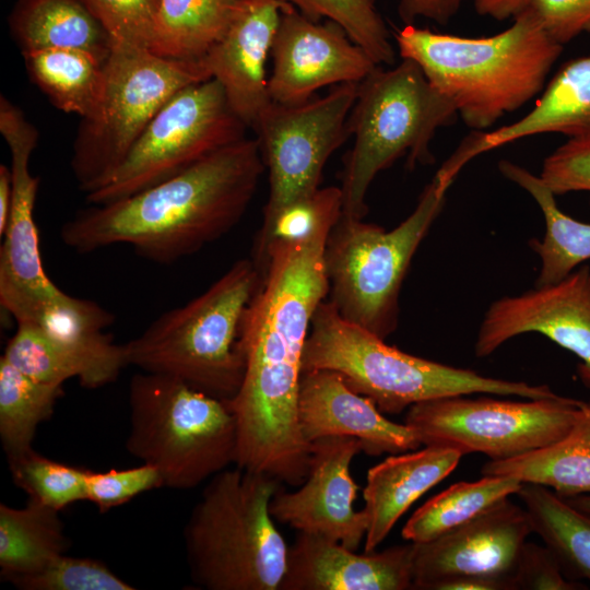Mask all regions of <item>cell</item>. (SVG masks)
<instances>
[{
    "mask_svg": "<svg viewBox=\"0 0 590 590\" xmlns=\"http://www.w3.org/2000/svg\"><path fill=\"white\" fill-rule=\"evenodd\" d=\"M342 208L340 188L308 235L269 244L255 262L261 281L240 327L244 379L227 402L238 426L236 465L291 486L300 485L309 468L311 444L298 418L303 354L329 293L324 249Z\"/></svg>",
    "mask_w": 590,
    "mask_h": 590,
    "instance_id": "obj_1",
    "label": "cell"
},
{
    "mask_svg": "<svg viewBox=\"0 0 590 590\" xmlns=\"http://www.w3.org/2000/svg\"><path fill=\"white\" fill-rule=\"evenodd\" d=\"M264 169L257 139L244 138L145 190L78 211L60 238L79 253L126 244L152 262L174 263L239 223Z\"/></svg>",
    "mask_w": 590,
    "mask_h": 590,
    "instance_id": "obj_2",
    "label": "cell"
},
{
    "mask_svg": "<svg viewBox=\"0 0 590 590\" xmlns=\"http://www.w3.org/2000/svg\"><path fill=\"white\" fill-rule=\"evenodd\" d=\"M487 37H462L406 24L394 34L402 59L414 61L455 106L464 123L482 130L541 92L563 51L524 9Z\"/></svg>",
    "mask_w": 590,
    "mask_h": 590,
    "instance_id": "obj_3",
    "label": "cell"
},
{
    "mask_svg": "<svg viewBox=\"0 0 590 590\" xmlns=\"http://www.w3.org/2000/svg\"><path fill=\"white\" fill-rule=\"evenodd\" d=\"M311 369L337 371L351 389L388 414L427 400L472 393L558 396L546 385L487 377L402 352L344 319L329 300L316 309L305 343L303 370Z\"/></svg>",
    "mask_w": 590,
    "mask_h": 590,
    "instance_id": "obj_4",
    "label": "cell"
},
{
    "mask_svg": "<svg viewBox=\"0 0 590 590\" xmlns=\"http://www.w3.org/2000/svg\"><path fill=\"white\" fill-rule=\"evenodd\" d=\"M282 483L236 465L209 479L185 528L191 579L208 590H279L288 546L270 512Z\"/></svg>",
    "mask_w": 590,
    "mask_h": 590,
    "instance_id": "obj_5",
    "label": "cell"
},
{
    "mask_svg": "<svg viewBox=\"0 0 590 590\" xmlns=\"http://www.w3.org/2000/svg\"><path fill=\"white\" fill-rule=\"evenodd\" d=\"M260 281L252 259L235 261L202 294L161 314L126 343L128 365L233 400L245 373L241 321Z\"/></svg>",
    "mask_w": 590,
    "mask_h": 590,
    "instance_id": "obj_6",
    "label": "cell"
},
{
    "mask_svg": "<svg viewBox=\"0 0 590 590\" xmlns=\"http://www.w3.org/2000/svg\"><path fill=\"white\" fill-rule=\"evenodd\" d=\"M458 116L414 61L402 59L390 69L378 66L358 83L349 118L354 142L342 173V216L364 219L371 182L399 157L406 155L410 168L433 163L432 139Z\"/></svg>",
    "mask_w": 590,
    "mask_h": 590,
    "instance_id": "obj_7",
    "label": "cell"
},
{
    "mask_svg": "<svg viewBox=\"0 0 590 590\" xmlns=\"http://www.w3.org/2000/svg\"><path fill=\"white\" fill-rule=\"evenodd\" d=\"M129 406L126 449L158 470L163 487L191 489L236 464L238 426L226 401L141 371L130 380Z\"/></svg>",
    "mask_w": 590,
    "mask_h": 590,
    "instance_id": "obj_8",
    "label": "cell"
},
{
    "mask_svg": "<svg viewBox=\"0 0 590 590\" xmlns=\"http://www.w3.org/2000/svg\"><path fill=\"white\" fill-rule=\"evenodd\" d=\"M449 187L435 176L413 212L391 231L340 217L324 249L329 302L340 316L382 340L394 332L404 276Z\"/></svg>",
    "mask_w": 590,
    "mask_h": 590,
    "instance_id": "obj_9",
    "label": "cell"
},
{
    "mask_svg": "<svg viewBox=\"0 0 590 590\" xmlns=\"http://www.w3.org/2000/svg\"><path fill=\"white\" fill-rule=\"evenodd\" d=\"M202 59L181 60L115 43L93 116L81 119L70 166L85 196L104 187L158 110L180 90L210 80Z\"/></svg>",
    "mask_w": 590,
    "mask_h": 590,
    "instance_id": "obj_10",
    "label": "cell"
},
{
    "mask_svg": "<svg viewBox=\"0 0 590 590\" xmlns=\"http://www.w3.org/2000/svg\"><path fill=\"white\" fill-rule=\"evenodd\" d=\"M587 408L588 402L559 394L522 400L455 396L411 405L404 424L422 445L505 460L563 438Z\"/></svg>",
    "mask_w": 590,
    "mask_h": 590,
    "instance_id": "obj_11",
    "label": "cell"
},
{
    "mask_svg": "<svg viewBox=\"0 0 590 590\" xmlns=\"http://www.w3.org/2000/svg\"><path fill=\"white\" fill-rule=\"evenodd\" d=\"M246 129L217 81L189 85L166 102L110 180L85 200L105 204L145 190L246 138Z\"/></svg>",
    "mask_w": 590,
    "mask_h": 590,
    "instance_id": "obj_12",
    "label": "cell"
},
{
    "mask_svg": "<svg viewBox=\"0 0 590 590\" xmlns=\"http://www.w3.org/2000/svg\"><path fill=\"white\" fill-rule=\"evenodd\" d=\"M357 88L358 83H343L302 104L271 102L260 114L252 129L269 173V196L252 255L262 250L283 211L318 191L327 161L350 135Z\"/></svg>",
    "mask_w": 590,
    "mask_h": 590,
    "instance_id": "obj_13",
    "label": "cell"
},
{
    "mask_svg": "<svg viewBox=\"0 0 590 590\" xmlns=\"http://www.w3.org/2000/svg\"><path fill=\"white\" fill-rule=\"evenodd\" d=\"M530 533L526 509L504 498L461 527L413 543V589L512 590Z\"/></svg>",
    "mask_w": 590,
    "mask_h": 590,
    "instance_id": "obj_14",
    "label": "cell"
},
{
    "mask_svg": "<svg viewBox=\"0 0 590 590\" xmlns=\"http://www.w3.org/2000/svg\"><path fill=\"white\" fill-rule=\"evenodd\" d=\"M272 102L296 105L331 84L361 83L378 64L337 23L314 21L294 5L283 10L271 48Z\"/></svg>",
    "mask_w": 590,
    "mask_h": 590,
    "instance_id": "obj_15",
    "label": "cell"
},
{
    "mask_svg": "<svg viewBox=\"0 0 590 590\" xmlns=\"http://www.w3.org/2000/svg\"><path fill=\"white\" fill-rule=\"evenodd\" d=\"M538 332L580 358L581 382L590 390V269L571 272L564 280L535 286L517 296L494 302L480 326L474 351L477 357L494 353L522 333Z\"/></svg>",
    "mask_w": 590,
    "mask_h": 590,
    "instance_id": "obj_16",
    "label": "cell"
},
{
    "mask_svg": "<svg viewBox=\"0 0 590 590\" xmlns=\"http://www.w3.org/2000/svg\"><path fill=\"white\" fill-rule=\"evenodd\" d=\"M362 451L353 437L331 436L311 442L308 473L295 492L281 487L270 503L279 522L316 533L356 551L365 539L367 517L356 511L358 485L351 476L353 459Z\"/></svg>",
    "mask_w": 590,
    "mask_h": 590,
    "instance_id": "obj_17",
    "label": "cell"
},
{
    "mask_svg": "<svg viewBox=\"0 0 590 590\" xmlns=\"http://www.w3.org/2000/svg\"><path fill=\"white\" fill-rule=\"evenodd\" d=\"M0 304L17 323L34 324L71 355L83 368L80 384L85 388L111 384L129 366L125 344H116L105 331L114 315L94 300L59 287L46 294L0 287Z\"/></svg>",
    "mask_w": 590,
    "mask_h": 590,
    "instance_id": "obj_18",
    "label": "cell"
},
{
    "mask_svg": "<svg viewBox=\"0 0 590 590\" xmlns=\"http://www.w3.org/2000/svg\"><path fill=\"white\" fill-rule=\"evenodd\" d=\"M0 132L11 154L12 203L0 249V287L45 294L58 288L45 273L34 206L40 179L30 170L39 139L23 110L0 97Z\"/></svg>",
    "mask_w": 590,
    "mask_h": 590,
    "instance_id": "obj_19",
    "label": "cell"
},
{
    "mask_svg": "<svg viewBox=\"0 0 590 590\" xmlns=\"http://www.w3.org/2000/svg\"><path fill=\"white\" fill-rule=\"evenodd\" d=\"M298 418L309 444L331 436L353 437L359 440L362 451L375 457L422 446L406 424L388 420L370 399L355 392L340 374L329 369L303 373Z\"/></svg>",
    "mask_w": 590,
    "mask_h": 590,
    "instance_id": "obj_20",
    "label": "cell"
},
{
    "mask_svg": "<svg viewBox=\"0 0 590 590\" xmlns=\"http://www.w3.org/2000/svg\"><path fill=\"white\" fill-rule=\"evenodd\" d=\"M413 543L356 554L316 533L297 531L279 590L413 589Z\"/></svg>",
    "mask_w": 590,
    "mask_h": 590,
    "instance_id": "obj_21",
    "label": "cell"
},
{
    "mask_svg": "<svg viewBox=\"0 0 590 590\" xmlns=\"http://www.w3.org/2000/svg\"><path fill=\"white\" fill-rule=\"evenodd\" d=\"M290 5L284 0H247L225 34L202 58L247 128L255 127L272 102L266 62L281 14Z\"/></svg>",
    "mask_w": 590,
    "mask_h": 590,
    "instance_id": "obj_22",
    "label": "cell"
},
{
    "mask_svg": "<svg viewBox=\"0 0 590 590\" xmlns=\"http://www.w3.org/2000/svg\"><path fill=\"white\" fill-rule=\"evenodd\" d=\"M590 137V56L564 63L546 85L533 109L518 121L488 132L470 134L438 169L453 180L473 157L539 133Z\"/></svg>",
    "mask_w": 590,
    "mask_h": 590,
    "instance_id": "obj_23",
    "label": "cell"
},
{
    "mask_svg": "<svg viewBox=\"0 0 590 590\" xmlns=\"http://www.w3.org/2000/svg\"><path fill=\"white\" fill-rule=\"evenodd\" d=\"M462 456L450 447L427 445L391 455L370 468L363 489L368 522L364 552L376 551L403 514L447 477Z\"/></svg>",
    "mask_w": 590,
    "mask_h": 590,
    "instance_id": "obj_24",
    "label": "cell"
},
{
    "mask_svg": "<svg viewBox=\"0 0 590 590\" xmlns=\"http://www.w3.org/2000/svg\"><path fill=\"white\" fill-rule=\"evenodd\" d=\"M8 23L21 54L69 48L106 61L114 45L82 0H16Z\"/></svg>",
    "mask_w": 590,
    "mask_h": 590,
    "instance_id": "obj_25",
    "label": "cell"
},
{
    "mask_svg": "<svg viewBox=\"0 0 590 590\" xmlns=\"http://www.w3.org/2000/svg\"><path fill=\"white\" fill-rule=\"evenodd\" d=\"M482 475H510L567 498L590 494V401L583 416L557 441L505 460H488Z\"/></svg>",
    "mask_w": 590,
    "mask_h": 590,
    "instance_id": "obj_26",
    "label": "cell"
},
{
    "mask_svg": "<svg viewBox=\"0 0 590 590\" xmlns=\"http://www.w3.org/2000/svg\"><path fill=\"white\" fill-rule=\"evenodd\" d=\"M499 172L524 189L540 206L545 220L542 240H530L541 259L536 286L555 284L581 262L590 259V224L574 220L557 206L555 194L524 167L510 161L498 163Z\"/></svg>",
    "mask_w": 590,
    "mask_h": 590,
    "instance_id": "obj_27",
    "label": "cell"
},
{
    "mask_svg": "<svg viewBox=\"0 0 590 590\" xmlns=\"http://www.w3.org/2000/svg\"><path fill=\"white\" fill-rule=\"evenodd\" d=\"M69 543L59 510L33 498L22 508L0 505V571L4 580L39 571L66 554Z\"/></svg>",
    "mask_w": 590,
    "mask_h": 590,
    "instance_id": "obj_28",
    "label": "cell"
},
{
    "mask_svg": "<svg viewBox=\"0 0 590 590\" xmlns=\"http://www.w3.org/2000/svg\"><path fill=\"white\" fill-rule=\"evenodd\" d=\"M31 81L58 109L81 119L94 115L105 86V62L80 49L22 52Z\"/></svg>",
    "mask_w": 590,
    "mask_h": 590,
    "instance_id": "obj_29",
    "label": "cell"
},
{
    "mask_svg": "<svg viewBox=\"0 0 590 590\" xmlns=\"http://www.w3.org/2000/svg\"><path fill=\"white\" fill-rule=\"evenodd\" d=\"M246 1L158 0L151 51L173 59H202L225 34Z\"/></svg>",
    "mask_w": 590,
    "mask_h": 590,
    "instance_id": "obj_30",
    "label": "cell"
},
{
    "mask_svg": "<svg viewBox=\"0 0 590 590\" xmlns=\"http://www.w3.org/2000/svg\"><path fill=\"white\" fill-rule=\"evenodd\" d=\"M517 495L528 514L532 533L555 555L565 576L590 583V515L542 485L523 483Z\"/></svg>",
    "mask_w": 590,
    "mask_h": 590,
    "instance_id": "obj_31",
    "label": "cell"
},
{
    "mask_svg": "<svg viewBox=\"0 0 590 590\" xmlns=\"http://www.w3.org/2000/svg\"><path fill=\"white\" fill-rule=\"evenodd\" d=\"M522 484L510 475H483L477 481L455 483L413 512L402 529V538L411 543L436 539L517 494Z\"/></svg>",
    "mask_w": 590,
    "mask_h": 590,
    "instance_id": "obj_32",
    "label": "cell"
},
{
    "mask_svg": "<svg viewBox=\"0 0 590 590\" xmlns=\"http://www.w3.org/2000/svg\"><path fill=\"white\" fill-rule=\"evenodd\" d=\"M62 393V386L36 381L0 357V439L8 462L33 450L37 427Z\"/></svg>",
    "mask_w": 590,
    "mask_h": 590,
    "instance_id": "obj_33",
    "label": "cell"
},
{
    "mask_svg": "<svg viewBox=\"0 0 590 590\" xmlns=\"http://www.w3.org/2000/svg\"><path fill=\"white\" fill-rule=\"evenodd\" d=\"M314 21L337 23L378 64H392L394 49L375 0H284Z\"/></svg>",
    "mask_w": 590,
    "mask_h": 590,
    "instance_id": "obj_34",
    "label": "cell"
},
{
    "mask_svg": "<svg viewBox=\"0 0 590 590\" xmlns=\"http://www.w3.org/2000/svg\"><path fill=\"white\" fill-rule=\"evenodd\" d=\"M9 467L15 485L48 507L60 511L86 498L84 469L48 459L34 449L9 461Z\"/></svg>",
    "mask_w": 590,
    "mask_h": 590,
    "instance_id": "obj_35",
    "label": "cell"
},
{
    "mask_svg": "<svg viewBox=\"0 0 590 590\" xmlns=\"http://www.w3.org/2000/svg\"><path fill=\"white\" fill-rule=\"evenodd\" d=\"M30 378L45 384L60 385L84 376L82 366L54 343L42 330L28 322H19L2 355Z\"/></svg>",
    "mask_w": 590,
    "mask_h": 590,
    "instance_id": "obj_36",
    "label": "cell"
},
{
    "mask_svg": "<svg viewBox=\"0 0 590 590\" xmlns=\"http://www.w3.org/2000/svg\"><path fill=\"white\" fill-rule=\"evenodd\" d=\"M22 590H133L104 563L62 554L39 571L12 579Z\"/></svg>",
    "mask_w": 590,
    "mask_h": 590,
    "instance_id": "obj_37",
    "label": "cell"
},
{
    "mask_svg": "<svg viewBox=\"0 0 590 590\" xmlns=\"http://www.w3.org/2000/svg\"><path fill=\"white\" fill-rule=\"evenodd\" d=\"M115 43L151 50L158 0H82Z\"/></svg>",
    "mask_w": 590,
    "mask_h": 590,
    "instance_id": "obj_38",
    "label": "cell"
},
{
    "mask_svg": "<svg viewBox=\"0 0 590 590\" xmlns=\"http://www.w3.org/2000/svg\"><path fill=\"white\" fill-rule=\"evenodd\" d=\"M160 487H163L161 474L155 467L148 463L105 472L86 470L85 473V500L93 503L101 512Z\"/></svg>",
    "mask_w": 590,
    "mask_h": 590,
    "instance_id": "obj_39",
    "label": "cell"
},
{
    "mask_svg": "<svg viewBox=\"0 0 590 590\" xmlns=\"http://www.w3.org/2000/svg\"><path fill=\"white\" fill-rule=\"evenodd\" d=\"M540 178L555 194L590 192V137L569 138L543 162Z\"/></svg>",
    "mask_w": 590,
    "mask_h": 590,
    "instance_id": "obj_40",
    "label": "cell"
},
{
    "mask_svg": "<svg viewBox=\"0 0 590 590\" xmlns=\"http://www.w3.org/2000/svg\"><path fill=\"white\" fill-rule=\"evenodd\" d=\"M581 581L568 579L548 547L526 542L512 577V590H578Z\"/></svg>",
    "mask_w": 590,
    "mask_h": 590,
    "instance_id": "obj_41",
    "label": "cell"
},
{
    "mask_svg": "<svg viewBox=\"0 0 590 590\" xmlns=\"http://www.w3.org/2000/svg\"><path fill=\"white\" fill-rule=\"evenodd\" d=\"M526 9L562 46L582 33H590V0H530Z\"/></svg>",
    "mask_w": 590,
    "mask_h": 590,
    "instance_id": "obj_42",
    "label": "cell"
},
{
    "mask_svg": "<svg viewBox=\"0 0 590 590\" xmlns=\"http://www.w3.org/2000/svg\"><path fill=\"white\" fill-rule=\"evenodd\" d=\"M465 0H400L399 16L406 24L417 17L432 20L438 24H447L459 11Z\"/></svg>",
    "mask_w": 590,
    "mask_h": 590,
    "instance_id": "obj_43",
    "label": "cell"
},
{
    "mask_svg": "<svg viewBox=\"0 0 590 590\" xmlns=\"http://www.w3.org/2000/svg\"><path fill=\"white\" fill-rule=\"evenodd\" d=\"M530 0H474L477 14L503 21L524 10Z\"/></svg>",
    "mask_w": 590,
    "mask_h": 590,
    "instance_id": "obj_44",
    "label": "cell"
},
{
    "mask_svg": "<svg viewBox=\"0 0 590 590\" xmlns=\"http://www.w3.org/2000/svg\"><path fill=\"white\" fill-rule=\"evenodd\" d=\"M12 203V176L11 168L0 165V236H3Z\"/></svg>",
    "mask_w": 590,
    "mask_h": 590,
    "instance_id": "obj_45",
    "label": "cell"
},
{
    "mask_svg": "<svg viewBox=\"0 0 590 590\" xmlns=\"http://www.w3.org/2000/svg\"><path fill=\"white\" fill-rule=\"evenodd\" d=\"M575 508L590 515V494H582L565 498Z\"/></svg>",
    "mask_w": 590,
    "mask_h": 590,
    "instance_id": "obj_46",
    "label": "cell"
}]
</instances>
